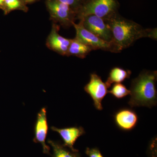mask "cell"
<instances>
[{
    "instance_id": "obj_9",
    "label": "cell",
    "mask_w": 157,
    "mask_h": 157,
    "mask_svg": "<svg viewBox=\"0 0 157 157\" xmlns=\"http://www.w3.org/2000/svg\"><path fill=\"white\" fill-rule=\"evenodd\" d=\"M59 26L54 23L49 36L46 40V45L51 50L63 56H67L68 48L71 42V39L62 36L59 33Z\"/></svg>"
},
{
    "instance_id": "obj_17",
    "label": "cell",
    "mask_w": 157,
    "mask_h": 157,
    "mask_svg": "<svg viewBox=\"0 0 157 157\" xmlns=\"http://www.w3.org/2000/svg\"><path fill=\"white\" fill-rule=\"evenodd\" d=\"M62 3L67 5L70 8L76 11L77 14V11L84 4L83 0H57Z\"/></svg>"
},
{
    "instance_id": "obj_14",
    "label": "cell",
    "mask_w": 157,
    "mask_h": 157,
    "mask_svg": "<svg viewBox=\"0 0 157 157\" xmlns=\"http://www.w3.org/2000/svg\"><path fill=\"white\" fill-rule=\"evenodd\" d=\"M52 149L53 154L51 157H81L78 151H73L58 142L50 139L47 140Z\"/></svg>"
},
{
    "instance_id": "obj_10",
    "label": "cell",
    "mask_w": 157,
    "mask_h": 157,
    "mask_svg": "<svg viewBox=\"0 0 157 157\" xmlns=\"http://www.w3.org/2000/svg\"><path fill=\"white\" fill-rule=\"evenodd\" d=\"M114 121L119 128L128 132L132 131L136 126L138 123V117L133 109L124 108L115 113Z\"/></svg>"
},
{
    "instance_id": "obj_8",
    "label": "cell",
    "mask_w": 157,
    "mask_h": 157,
    "mask_svg": "<svg viewBox=\"0 0 157 157\" xmlns=\"http://www.w3.org/2000/svg\"><path fill=\"white\" fill-rule=\"evenodd\" d=\"M48 130L47 111L46 108L43 107L37 115L34 129L35 136L33 141L35 143H40L42 145L43 153L51 155L50 147L47 145L45 142Z\"/></svg>"
},
{
    "instance_id": "obj_19",
    "label": "cell",
    "mask_w": 157,
    "mask_h": 157,
    "mask_svg": "<svg viewBox=\"0 0 157 157\" xmlns=\"http://www.w3.org/2000/svg\"><path fill=\"white\" fill-rule=\"evenodd\" d=\"M0 9L5 11V0H0Z\"/></svg>"
},
{
    "instance_id": "obj_12",
    "label": "cell",
    "mask_w": 157,
    "mask_h": 157,
    "mask_svg": "<svg viewBox=\"0 0 157 157\" xmlns=\"http://www.w3.org/2000/svg\"><path fill=\"white\" fill-rule=\"evenodd\" d=\"M93 50H94L92 47L74 38L71 39L67 56H74L83 59Z\"/></svg>"
},
{
    "instance_id": "obj_7",
    "label": "cell",
    "mask_w": 157,
    "mask_h": 157,
    "mask_svg": "<svg viewBox=\"0 0 157 157\" xmlns=\"http://www.w3.org/2000/svg\"><path fill=\"white\" fill-rule=\"evenodd\" d=\"M107 85L96 73L90 74L89 82L84 86L85 91L92 99L96 109L101 110L103 108L102 101L108 93Z\"/></svg>"
},
{
    "instance_id": "obj_11",
    "label": "cell",
    "mask_w": 157,
    "mask_h": 157,
    "mask_svg": "<svg viewBox=\"0 0 157 157\" xmlns=\"http://www.w3.org/2000/svg\"><path fill=\"white\" fill-rule=\"evenodd\" d=\"M51 129L59 134L63 140V145L64 146L73 151H78V150L74 148L73 145L78 137L85 134V131L82 127H74L58 128L52 126L51 128Z\"/></svg>"
},
{
    "instance_id": "obj_1",
    "label": "cell",
    "mask_w": 157,
    "mask_h": 157,
    "mask_svg": "<svg viewBox=\"0 0 157 157\" xmlns=\"http://www.w3.org/2000/svg\"><path fill=\"white\" fill-rule=\"evenodd\" d=\"M110 28L117 52L132 46L143 38L157 40V29H144L139 24L122 17L118 12L105 20Z\"/></svg>"
},
{
    "instance_id": "obj_18",
    "label": "cell",
    "mask_w": 157,
    "mask_h": 157,
    "mask_svg": "<svg viewBox=\"0 0 157 157\" xmlns=\"http://www.w3.org/2000/svg\"><path fill=\"white\" fill-rule=\"evenodd\" d=\"M86 153L88 157H104L100 151L97 147L92 148L87 147L86 150Z\"/></svg>"
},
{
    "instance_id": "obj_16",
    "label": "cell",
    "mask_w": 157,
    "mask_h": 157,
    "mask_svg": "<svg viewBox=\"0 0 157 157\" xmlns=\"http://www.w3.org/2000/svg\"><path fill=\"white\" fill-rule=\"evenodd\" d=\"M108 93H110L117 99H121L130 94V91L124 84L115 83L113 86L111 90H108Z\"/></svg>"
},
{
    "instance_id": "obj_6",
    "label": "cell",
    "mask_w": 157,
    "mask_h": 157,
    "mask_svg": "<svg viewBox=\"0 0 157 157\" xmlns=\"http://www.w3.org/2000/svg\"><path fill=\"white\" fill-rule=\"evenodd\" d=\"M81 21L85 28L108 42H112V35L110 28L103 18L94 15H88L79 20Z\"/></svg>"
},
{
    "instance_id": "obj_2",
    "label": "cell",
    "mask_w": 157,
    "mask_h": 157,
    "mask_svg": "<svg viewBox=\"0 0 157 157\" xmlns=\"http://www.w3.org/2000/svg\"><path fill=\"white\" fill-rule=\"evenodd\" d=\"M157 71L144 70L132 80L130 87L131 98L128 102L132 107H147L151 108L157 105L156 82Z\"/></svg>"
},
{
    "instance_id": "obj_3",
    "label": "cell",
    "mask_w": 157,
    "mask_h": 157,
    "mask_svg": "<svg viewBox=\"0 0 157 157\" xmlns=\"http://www.w3.org/2000/svg\"><path fill=\"white\" fill-rule=\"evenodd\" d=\"M119 7L117 0H89L77 11L76 19L94 15L106 20L118 13Z\"/></svg>"
},
{
    "instance_id": "obj_20",
    "label": "cell",
    "mask_w": 157,
    "mask_h": 157,
    "mask_svg": "<svg viewBox=\"0 0 157 157\" xmlns=\"http://www.w3.org/2000/svg\"><path fill=\"white\" fill-rule=\"evenodd\" d=\"M25 3H31L36 2V0H23Z\"/></svg>"
},
{
    "instance_id": "obj_13",
    "label": "cell",
    "mask_w": 157,
    "mask_h": 157,
    "mask_svg": "<svg viewBox=\"0 0 157 157\" xmlns=\"http://www.w3.org/2000/svg\"><path fill=\"white\" fill-rule=\"evenodd\" d=\"M132 71L123 68L115 67L113 68L109 72L107 81L105 82L109 88L113 83H121L127 78H130Z\"/></svg>"
},
{
    "instance_id": "obj_15",
    "label": "cell",
    "mask_w": 157,
    "mask_h": 157,
    "mask_svg": "<svg viewBox=\"0 0 157 157\" xmlns=\"http://www.w3.org/2000/svg\"><path fill=\"white\" fill-rule=\"evenodd\" d=\"M5 13L6 14L14 10H21L26 12L27 7L23 0H5Z\"/></svg>"
},
{
    "instance_id": "obj_5",
    "label": "cell",
    "mask_w": 157,
    "mask_h": 157,
    "mask_svg": "<svg viewBox=\"0 0 157 157\" xmlns=\"http://www.w3.org/2000/svg\"><path fill=\"white\" fill-rule=\"evenodd\" d=\"M73 25L76 30V36L75 38L79 42L92 47L94 50L101 49L117 53L115 46L112 42L104 41L91 33L85 28L81 21L80 20L78 24L73 23Z\"/></svg>"
},
{
    "instance_id": "obj_21",
    "label": "cell",
    "mask_w": 157,
    "mask_h": 157,
    "mask_svg": "<svg viewBox=\"0 0 157 157\" xmlns=\"http://www.w3.org/2000/svg\"><path fill=\"white\" fill-rule=\"evenodd\" d=\"M83 2H84V3L86 2H87V1H89V0H83Z\"/></svg>"
},
{
    "instance_id": "obj_4",
    "label": "cell",
    "mask_w": 157,
    "mask_h": 157,
    "mask_svg": "<svg viewBox=\"0 0 157 157\" xmlns=\"http://www.w3.org/2000/svg\"><path fill=\"white\" fill-rule=\"evenodd\" d=\"M46 4L51 18L54 23L59 24L64 27L73 25L77 14L70 6L57 0H47Z\"/></svg>"
}]
</instances>
